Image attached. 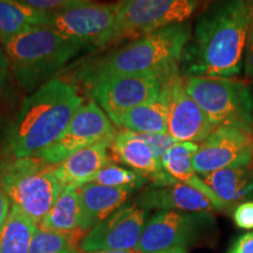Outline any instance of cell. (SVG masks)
<instances>
[{
  "mask_svg": "<svg viewBox=\"0 0 253 253\" xmlns=\"http://www.w3.org/2000/svg\"><path fill=\"white\" fill-rule=\"evenodd\" d=\"M253 14V0H217L199 18L181 60L184 77L240 74Z\"/></svg>",
  "mask_w": 253,
  "mask_h": 253,
  "instance_id": "cell-1",
  "label": "cell"
},
{
  "mask_svg": "<svg viewBox=\"0 0 253 253\" xmlns=\"http://www.w3.org/2000/svg\"><path fill=\"white\" fill-rule=\"evenodd\" d=\"M84 101L78 87L53 79L28 95L4 128L1 158L33 157L47 149L67 128Z\"/></svg>",
  "mask_w": 253,
  "mask_h": 253,
  "instance_id": "cell-2",
  "label": "cell"
},
{
  "mask_svg": "<svg viewBox=\"0 0 253 253\" xmlns=\"http://www.w3.org/2000/svg\"><path fill=\"white\" fill-rule=\"evenodd\" d=\"M191 36L189 21L163 27L87 63L78 77L88 86L99 79L120 74L170 75L178 72V63Z\"/></svg>",
  "mask_w": 253,
  "mask_h": 253,
  "instance_id": "cell-3",
  "label": "cell"
},
{
  "mask_svg": "<svg viewBox=\"0 0 253 253\" xmlns=\"http://www.w3.org/2000/svg\"><path fill=\"white\" fill-rule=\"evenodd\" d=\"M12 77L27 94L52 81L84 48L49 26H38L15 37L0 40Z\"/></svg>",
  "mask_w": 253,
  "mask_h": 253,
  "instance_id": "cell-4",
  "label": "cell"
},
{
  "mask_svg": "<svg viewBox=\"0 0 253 253\" xmlns=\"http://www.w3.org/2000/svg\"><path fill=\"white\" fill-rule=\"evenodd\" d=\"M0 185L12 207L18 208L38 226L62 191L54 166L37 156L0 158Z\"/></svg>",
  "mask_w": 253,
  "mask_h": 253,
  "instance_id": "cell-5",
  "label": "cell"
},
{
  "mask_svg": "<svg viewBox=\"0 0 253 253\" xmlns=\"http://www.w3.org/2000/svg\"><path fill=\"white\" fill-rule=\"evenodd\" d=\"M185 89L212 123L253 131V95L248 82L229 78H184Z\"/></svg>",
  "mask_w": 253,
  "mask_h": 253,
  "instance_id": "cell-6",
  "label": "cell"
},
{
  "mask_svg": "<svg viewBox=\"0 0 253 253\" xmlns=\"http://www.w3.org/2000/svg\"><path fill=\"white\" fill-rule=\"evenodd\" d=\"M199 0H119L115 41L137 39L170 25L185 23Z\"/></svg>",
  "mask_w": 253,
  "mask_h": 253,
  "instance_id": "cell-7",
  "label": "cell"
},
{
  "mask_svg": "<svg viewBox=\"0 0 253 253\" xmlns=\"http://www.w3.org/2000/svg\"><path fill=\"white\" fill-rule=\"evenodd\" d=\"M170 75L160 73L120 74L99 79L87 87L91 99L110 119L160 99L164 82Z\"/></svg>",
  "mask_w": 253,
  "mask_h": 253,
  "instance_id": "cell-8",
  "label": "cell"
},
{
  "mask_svg": "<svg viewBox=\"0 0 253 253\" xmlns=\"http://www.w3.org/2000/svg\"><path fill=\"white\" fill-rule=\"evenodd\" d=\"M214 225V218L207 212L157 211L144 227L136 251L153 253L172 248L197 244Z\"/></svg>",
  "mask_w": 253,
  "mask_h": 253,
  "instance_id": "cell-9",
  "label": "cell"
},
{
  "mask_svg": "<svg viewBox=\"0 0 253 253\" xmlns=\"http://www.w3.org/2000/svg\"><path fill=\"white\" fill-rule=\"evenodd\" d=\"M116 4L84 2L50 14L48 26L82 46H104L115 41Z\"/></svg>",
  "mask_w": 253,
  "mask_h": 253,
  "instance_id": "cell-10",
  "label": "cell"
},
{
  "mask_svg": "<svg viewBox=\"0 0 253 253\" xmlns=\"http://www.w3.org/2000/svg\"><path fill=\"white\" fill-rule=\"evenodd\" d=\"M115 126L99 104L87 101L74 113L62 135L37 157L49 166H56L79 150L102 141L113 142L118 134Z\"/></svg>",
  "mask_w": 253,
  "mask_h": 253,
  "instance_id": "cell-11",
  "label": "cell"
},
{
  "mask_svg": "<svg viewBox=\"0 0 253 253\" xmlns=\"http://www.w3.org/2000/svg\"><path fill=\"white\" fill-rule=\"evenodd\" d=\"M253 131L238 126H219L198 144L192 158L196 173L207 175L225 168H251Z\"/></svg>",
  "mask_w": 253,
  "mask_h": 253,
  "instance_id": "cell-12",
  "label": "cell"
},
{
  "mask_svg": "<svg viewBox=\"0 0 253 253\" xmlns=\"http://www.w3.org/2000/svg\"><path fill=\"white\" fill-rule=\"evenodd\" d=\"M168 112V134L177 142H199L214 130L205 113L185 89L184 78L173 73L162 90Z\"/></svg>",
  "mask_w": 253,
  "mask_h": 253,
  "instance_id": "cell-13",
  "label": "cell"
},
{
  "mask_svg": "<svg viewBox=\"0 0 253 253\" xmlns=\"http://www.w3.org/2000/svg\"><path fill=\"white\" fill-rule=\"evenodd\" d=\"M148 211L137 204L125 205L100 221L80 240L82 252L136 251L147 225Z\"/></svg>",
  "mask_w": 253,
  "mask_h": 253,
  "instance_id": "cell-14",
  "label": "cell"
},
{
  "mask_svg": "<svg viewBox=\"0 0 253 253\" xmlns=\"http://www.w3.org/2000/svg\"><path fill=\"white\" fill-rule=\"evenodd\" d=\"M136 204L147 211L153 209L158 211L207 213L221 211L220 208L204 192L176 179L164 184L151 183V185L138 196Z\"/></svg>",
  "mask_w": 253,
  "mask_h": 253,
  "instance_id": "cell-15",
  "label": "cell"
},
{
  "mask_svg": "<svg viewBox=\"0 0 253 253\" xmlns=\"http://www.w3.org/2000/svg\"><path fill=\"white\" fill-rule=\"evenodd\" d=\"M110 151L115 160L151 179L154 184L175 181L164 171L156 153L140 134L129 130L119 131L110 144Z\"/></svg>",
  "mask_w": 253,
  "mask_h": 253,
  "instance_id": "cell-16",
  "label": "cell"
},
{
  "mask_svg": "<svg viewBox=\"0 0 253 253\" xmlns=\"http://www.w3.org/2000/svg\"><path fill=\"white\" fill-rule=\"evenodd\" d=\"M135 191L131 188H113L96 183L78 188L81 232L87 233L91 227L125 207Z\"/></svg>",
  "mask_w": 253,
  "mask_h": 253,
  "instance_id": "cell-17",
  "label": "cell"
},
{
  "mask_svg": "<svg viewBox=\"0 0 253 253\" xmlns=\"http://www.w3.org/2000/svg\"><path fill=\"white\" fill-rule=\"evenodd\" d=\"M110 141H102L72 154L54 166V173L62 189L80 188L94 181L95 176L110 162Z\"/></svg>",
  "mask_w": 253,
  "mask_h": 253,
  "instance_id": "cell-18",
  "label": "cell"
},
{
  "mask_svg": "<svg viewBox=\"0 0 253 253\" xmlns=\"http://www.w3.org/2000/svg\"><path fill=\"white\" fill-rule=\"evenodd\" d=\"M209 188L213 191L225 209L253 201V172L251 168H225L202 175Z\"/></svg>",
  "mask_w": 253,
  "mask_h": 253,
  "instance_id": "cell-19",
  "label": "cell"
},
{
  "mask_svg": "<svg viewBox=\"0 0 253 253\" xmlns=\"http://www.w3.org/2000/svg\"><path fill=\"white\" fill-rule=\"evenodd\" d=\"M198 150V144L194 142H176L168 149L161 158L163 170L170 177L176 181L185 183L199 191L204 192L216 203L220 210H226L224 204L221 203L213 191L205 184V182L196 173L194 166H192V158Z\"/></svg>",
  "mask_w": 253,
  "mask_h": 253,
  "instance_id": "cell-20",
  "label": "cell"
},
{
  "mask_svg": "<svg viewBox=\"0 0 253 253\" xmlns=\"http://www.w3.org/2000/svg\"><path fill=\"white\" fill-rule=\"evenodd\" d=\"M110 121L116 126L136 134H168V112L163 94L153 102L112 116Z\"/></svg>",
  "mask_w": 253,
  "mask_h": 253,
  "instance_id": "cell-21",
  "label": "cell"
},
{
  "mask_svg": "<svg viewBox=\"0 0 253 253\" xmlns=\"http://www.w3.org/2000/svg\"><path fill=\"white\" fill-rule=\"evenodd\" d=\"M39 227L67 237L74 243L80 235V203L78 188L62 189L54 207L42 220Z\"/></svg>",
  "mask_w": 253,
  "mask_h": 253,
  "instance_id": "cell-22",
  "label": "cell"
},
{
  "mask_svg": "<svg viewBox=\"0 0 253 253\" xmlns=\"http://www.w3.org/2000/svg\"><path fill=\"white\" fill-rule=\"evenodd\" d=\"M50 14L32 8L19 0H0V40L33 27L48 26Z\"/></svg>",
  "mask_w": 253,
  "mask_h": 253,
  "instance_id": "cell-23",
  "label": "cell"
},
{
  "mask_svg": "<svg viewBox=\"0 0 253 253\" xmlns=\"http://www.w3.org/2000/svg\"><path fill=\"white\" fill-rule=\"evenodd\" d=\"M38 225L18 208L12 207L0 233V253H30Z\"/></svg>",
  "mask_w": 253,
  "mask_h": 253,
  "instance_id": "cell-24",
  "label": "cell"
},
{
  "mask_svg": "<svg viewBox=\"0 0 253 253\" xmlns=\"http://www.w3.org/2000/svg\"><path fill=\"white\" fill-rule=\"evenodd\" d=\"M148 181L149 179L147 177L137 171L108 162L95 176L94 181L91 183L113 186V188H131L138 190L147 184Z\"/></svg>",
  "mask_w": 253,
  "mask_h": 253,
  "instance_id": "cell-25",
  "label": "cell"
},
{
  "mask_svg": "<svg viewBox=\"0 0 253 253\" xmlns=\"http://www.w3.org/2000/svg\"><path fill=\"white\" fill-rule=\"evenodd\" d=\"M30 253H80L67 237L45 229H38L32 240Z\"/></svg>",
  "mask_w": 253,
  "mask_h": 253,
  "instance_id": "cell-26",
  "label": "cell"
},
{
  "mask_svg": "<svg viewBox=\"0 0 253 253\" xmlns=\"http://www.w3.org/2000/svg\"><path fill=\"white\" fill-rule=\"evenodd\" d=\"M30 7L38 9V11L46 12V13H54L61 11L63 8L71 7V6L90 2L93 0H19Z\"/></svg>",
  "mask_w": 253,
  "mask_h": 253,
  "instance_id": "cell-27",
  "label": "cell"
},
{
  "mask_svg": "<svg viewBox=\"0 0 253 253\" xmlns=\"http://www.w3.org/2000/svg\"><path fill=\"white\" fill-rule=\"evenodd\" d=\"M233 220L239 229H253V201H248L237 205L233 210Z\"/></svg>",
  "mask_w": 253,
  "mask_h": 253,
  "instance_id": "cell-28",
  "label": "cell"
},
{
  "mask_svg": "<svg viewBox=\"0 0 253 253\" xmlns=\"http://www.w3.org/2000/svg\"><path fill=\"white\" fill-rule=\"evenodd\" d=\"M12 84V72L4 48L0 43V97L7 93Z\"/></svg>",
  "mask_w": 253,
  "mask_h": 253,
  "instance_id": "cell-29",
  "label": "cell"
},
{
  "mask_svg": "<svg viewBox=\"0 0 253 253\" xmlns=\"http://www.w3.org/2000/svg\"><path fill=\"white\" fill-rule=\"evenodd\" d=\"M227 253H253V231L239 236Z\"/></svg>",
  "mask_w": 253,
  "mask_h": 253,
  "instance_id": "cell-30",
  "label": "cell"
},
{
  "mask_svg": "<svg viewBox=\"0 0 253 253\" xmlns=\"http://www.w3.org/2000/svg\"><path fill=\"white\" fill-rule=\"evenodd\" d=\"M244 69H245L246 77L253 80V14H252L251 26H250L248 42H246V48H245Z\"/></svg>",
  "mask_w": 253,
  "mask_h": 253,
  "instance_id": "cell-31",
  "label": "cell"
},
{
  "mask_svg": "<svg viewBox=\"0 0 253 253\" xmlns=\"http://www.w3.org/2000/svg\"><path fill=\"white\" fill-rule=\"evenodd\" d=\"M11 202H9L8 196L6 195L4 189L0 185V233L4 229L6 221L8 219L9 212H11Z\"/></svg>",
  "mask_w": 253,
  "mask_h": 253,
  "instance_id": "cell-32",
  "label": "cell"
},
{
  "mask_svg": "<svg viewBox=\"0 0 253 253\" xmlns=\"http://www.w3.org/2000/svg\"><path fill=\"white\" fill-rule=\"evenodd\" d=\"M153 253H189L188 250L184 248H172L168 250H162V251H157Z\"/></svg>",
  "mask_w": 253,
  "mask_h": 253,
  "instance_id": "cell-33",
  "label": "cell"
},
{
  "mask_svg": "<svg viewBox=\"0 0 253 253\" xmlns=\"http://www.w3.org/2000/svg\"><path fill=\"white\" fill-rule=\"evenodd\" d=\"M87 253H138V252L137 251H113V250H103V251H94V252H87Z\"/></svg>",
  "mask_w": 253,
  "mask_h": 253,
  "instance_id": "cell-34",
  "label": "cell"
}]
</instances>
